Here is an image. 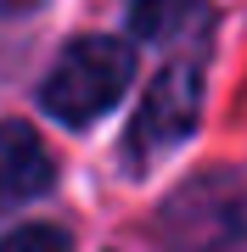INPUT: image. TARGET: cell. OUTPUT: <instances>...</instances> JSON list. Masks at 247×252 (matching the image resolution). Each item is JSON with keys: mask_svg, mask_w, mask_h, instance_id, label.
<instances>
[{"mask_svg": "<svg viewBox=\"0 0 247 252\" xmlns=\"http://www.w3.org/2000/svg\"><path fill=\"white\" fill-rule=\"evenodd\" d=\"M129 79H135V51L124 39H112V34H84L79 45H68L56 56V67L45 73L39 101H45L51 118L79 129V124H96L124 95Z\"/></svg>", "mask_w": 247, "mask_h": 252, "instance_id": "cell-1", "label": "cell"}, {"mask_svg": "<svg viewBox=\"0 0 247 252\" xmlns=\"http://www.w3.org/2000/svg\"><path fill=\"white\" fill-rule=\"evenodd\" d=\"M197 112H202L197 67L191 62H169L152 79V90H146V101H141V112H135L129 146H135L141 157H163V152H174V146L197 129Z\"/></svg>", "mask_w": 247, "mask_h": 252, "instance_id": "cell-2", "label": "cell"}, {"mask_svg": "<svg viewBox=\"0 0 247 252\" xmlns=\"http://www.w3.org/2000/svg\"><path fill=\"white\" fill-rule=\"evenodd\" d=\"M56 180V162L45 152V140L28 124H0V213L45 196Z\"/></svg>", "mask_w": 247, "mask_h": 252, "instance_id": "cell-3", "label": "cell"}, {"mask_svg": "<svg viewBox=\"0 0 247 252\" xmlns=\"http://www.w3.org/2000/svg\"><path fill=\"white\" fill-rule=\"evenodd\" d=\"M129 28H135L146 45H202L213 34V11L208 0H135L129 6Z\"/></svg>", "mask_w": 247, "mask_h": 252, "instance_id": "cell-4", "label": "cell"}, {"mask_svg": "<svg viewBox=\"0 0 247 252\" xmlns=\"http://www.w3.org/2000/svg\"><path fill=\"white\" fill-rule=\"evenodd\" d=\"M0 252H68V241L45 224H28V230H11L6 241H0Z\"/></svg>", "mask_w": 247, "mask_h": 252, "instance_id": "cell-5", "label": "cell"}, {"mask_svg": "<svg viewBox=\"0 0 247 252\" xmlns=\"http://www.w3.org/2000/svg\"><path fill=\"white\" fill-rule=\"evenodd\" d=\"M28 6H39V0H0V11H28Z\"/></svg>", "mask_w": 247, "mask_h": 252, "instance_id": "cell-6", "label": "cell"}]
</instances>
